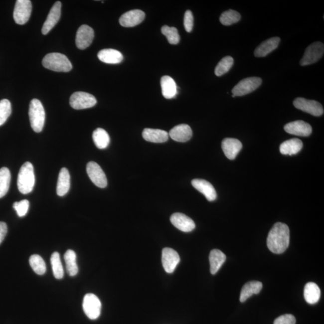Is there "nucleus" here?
Instances as JSON below:
<instances>
[{"label": "nucleus", "mask_w": 324, "mask_h": 324, "mask_svg": "<svg viewBox=\"0 0 324 324\" xmlns=\"http://www.w3.org/2000/svg\"><path fill=\"white\" fill-rule=\"evenodd\" d=\"M11 174L7 167L0 169V198L4 197L9 189Z\"/></svg>", "instance_id": "nucleus-32"}, {"label": "nucleus", "mask_w": 324, "mask_h": 324, "mask_svg": "<svg viewBox=\"0 0 324 324\" xmlns=\"http://www.w3.org/2000/svg\"><path fill=\"white\" fill-rule=\"evenodd\" d=\"M170 222L175 228L182 232H189L195 228V223L189 217L182 213L173 214L170 217Z\"/></svg>", "instance_id": "nucleus-16"}, {"label": "nucleus", "mask_w": 324, "mask_h": 324, "mask_svg": "<svg viewBox=\"0 0 324 324\" xmlns=\"http://www.w3.org/2000/svg\"><path fill=\"white\" fill-rule=\"evenodd\" d=\"M191 184L197 190L205 196L208 201H213L217 198V193L213 185L210 182L202 179H194Z\"/></svg>", "instance_id": "nucleus-18"}, {"label": "nucleus", "mask_w": 324, "mask_h": 324, "mask_svg": "<svg viewBox=\"0 0 324 324\" xmlns=\"http://www.w3.org/2000/svg\"><path fill=\"white\" fill-rule=\"evenodd\" d=\"M180 258L178 253L171 248H164L162 251V261L164 270L167 273L174 272Z\"/></svg>", "instance_id": "nucleus-13"}, {"label": "nucleus", "mask_w": 324, "mask_h": 324, "mask_svg": "<svg viewBox=\"0 0 324 324\" xmlns=\"http://www.w3.org/2000/svg\"><path fill=\"white\" fill-rule=\"evenodd\" d=\"M241 19V15L238 11L229 10L224 11L220 17V21L223 25L228 26L237 23Z\"/></svg>", "instance_id": "nucleus-36"}, {"label": "nucleus", "mask_w": 324, "mask_h": 324, "mask_svg": "<svg viewBox=\"0 0 324 324\" xmlns=\"http://www.w3.org/2000/svg\"><path fill=\"white\" fill-rule=\"evenodd\" d=\"M303 146L302 141L297 138L286 141L280 146V152L284 155H297L301 151Z\"/></svg>", "instance_id": "nucleus-25"}, {"label": "nucleus", "mask_w": 324, "mask_h": 324, "mask_svg": "<svg viewBox=\"0 0 324 324\" xmlns=\"http://www.w3.org/2000/svg\"><path fill=\"white\" fill-rule=\"evenodd\" d=\"M268 248L275 254H281L290 244V229L285 223H276L268 235Z\"/></svg>", "instance_id": "nucleus-1"}, {"label": "nucleus", "mask_w": 324, "mask_h": 324, "mask_svg": "<svg viewBox=\"0 0 324 324\" xmlns=\"http://www.w3.org/2000/svg\"><path fill=\"white\" fill-rule=\"evenodd\" d=\"M29 263L32 269L37 275H43L46 273V264L40 256L38 255L31 256L29 259Z\"/></svg>", "instance_id": "nucleus-33"}, {"label": "nucleus", "mask_w": 324, "mask_h": 324, "mask_svg": "<svg viewBox=\"0 0 324 324\" xmlns=\"http://www.w3.org/2000/svg\"><path fill=\"white\" fill-rule=\"evenodd\" d=\"M324 53V45L323 43L317 42L312 43L306 48L304 56L300 61V64L305 66L317 63L323 57Z\"/></svg>", "instance_id": "nucleus-9"}, {"label": "nucleus", "mask_w": 324, "mask_h": 324, "mask_svg": "<svg viewBox=\"0 0 324 324\" xmlns=\"http://www.w3.org/2000/svg\"><path fill=\"white\" fill-rule=\"evenodd\" d=\"M97 104L95 97L85 92H75L72 94L70 98V105L75 110H84L90 108Z\"/></svg>", "instance_id": "nucleus-7"}, {"label": "nucleus", "mask_w": 324, "mask_h": 324, "mask_svg": "<svg viewBox=\"0 0 324 324\" xmlns=\"http://www.w3.org/2000/svg\"><path fill=\"white\" fill-rule=\"evenodd\" d=\"M97 57L105 63L119 64L123 60V56L120 51L113 49H105L99 51Z\"/></svg>", "instance_id": "nucleus-23"}, {"label": "nucleus", "mask_w": 324, "mask_h": 324, "mask_svg": "<svg viewBox=\"0 0 324 324\" xmlns=\"http://www.w3.org/2000/svg\"><path fill=\"white\" fill-rule=\"evenodd\" d=\"M93 139L97 148L105 149L107 148L110 143V137L107 132L102 128H98L94 131Z\"/></svg>", "instance_id": "nucleus-30"}, {"label": "nucleus", "mask_w": 324, "mask_h": 324, "mask_svg": "<svg viewBox=\"0 0 324 324\" xmlns=\"http://www.w3.org/2000/svg\"><path fill=\"white\" fill-rule=\"evenodd\" d=\"M284 129L287 133L299 137L310 136L312 132V126L309 123L301 120L287 124Z\"/></svg>", "instance_id": "nucleus-14"}, {"label": "nucleus", "mask_w": 324, "mask_h": 324, "mask_svg": "<svg viewBox=\"0 0 324 324\" xmlns=\"http://www.w3.org/2000/svg\"><path fill=\"white\" fill-rule=\"evenodd\" d=\"M146 14L141 10H132L127 11L120 17V25L124 27H134L140 24L145 19Z\"/></svg>", "instance_id": "nucleus-15"}, {"label": "nucleus", "mask_w": 324, "mask_h": 324, "mask_svg": "<svg viewBox=\"0 0 324 324\" xmlns=\"http://www.w3.org/2000/svg\"><path fill=\"white\" fill-rule=\"evenodd\" d=\"M29 117L31 126L37 133L42 132L45 122V111L39 100L32 99L29 104Z\"/></svg>", "instance_id": "nucleus-4"}, {"label": "nucleus", "mask_w": 324, "mask_h": 324, "mask_svg": "<svg viewBox=\"0 0 324 324\" xmlns=\"http://www.w3.org/2000/svg\"><path fill=\"white\" fill-rule=\"evenodd\" d=\"M32 10L29 0H17L13 11V18L17 24L23 25L28 21Z\"/></svg>", "instance_id": "nucleus-10"}, {"label": "nucleus", "mask_w": 324, "mask_h": 324, "mask_svg": "<svg viewBox=\"0 0 324 324\" xmlns=\"http://www.w3.org/2000/svg\"><path fill=\"white\" fill-rule=\"evenodd\" d=\"M7 233V224L0 222V244H1L4 240L5 236Z\"/></svg>", "instance_id": "nucleus-42"}, {"label": "nucleus", "mask_w": 324, "mask_h": 324, "mask_svg": "<svg viewBox=\"0 0 324 324\" xmlns=\"http://www.w3.org/2000/svg\"><path fill=\"white\" fill-rule=\"evenodd\" d=\"M17 187L23 194L31 192L35 184L34 167L31 163L25 162L20 167L17 177Z\"/></svg>", "instance_id": "nucleus-3"}, {"label": "nucleus", "mask_w": 324, "mask_h": 324, "mask_svg": "<svg viewBox=\"0 0 324 324\" xmlns=\"http://www.w3.org/2000/svg\"><path fill=\"white\" fill-rule=\"evenodd\" d=\"M262 82L261 78L258 77L243 79L235 85L232 90V93L235 97L247 95L257 89Z\"/></svg>", "instance_id": "nucleus-6"}, {"label": "nucleus", "mask_w": 324, "mask_h": 324, "mask_svg": "<svg viewBox=\"0 0 324 324\" xmlns=\"http://www.w3.org/2000/svg\"><path fill=\"white\" fill-rule=\"evenodd\" d=\"M162 93L164 98L170 99L177 94V86L173 79L169 76H164L161 81Z\"/></svg>", "instance_id": "nucleus-24"}, {"label": "nucleus", "mask_w": 324, "mask_h": 324, "mask_svg": "<svg viewBox=\"0 0 324 324\" xmlns=\"http://www.w3.org/2000/svg\"><path fill=\"white\" fill-rule=\"evenodd\" d=\"M61 2L57 1L50 10L48 17L43 25L42 34L46 35L57 24L61 16Z\"/></svg>", "instance_id": "nucleus-17"}, {"label": "nucleus", "mask_w": 324, "mask_h": 324, "mask_svg": "<svg viewBox=\"0 0 324 324\" xmlns=\"http://www.w3.org/2000/svg\"><path fill=\"white\" fill-rule=\"evenodd\" d=\"M51 263L53 274L56 279H61L64 276V269L62 265L60 254L58 252L52 253Z\"/></svg>", "instance_id": "nucleus-34"}, {"label": "nucleus", "mask_w": 324, "mask_h": 324, "mask_svg": "<svg viewBox=\"0 0 324 324\" xmlns=\"http://www.w3.org/2000/svg\"><path fill=\"white\" fill-rule=\"evenodd\" d=\"M66 262V270L70 276H75L78 273V267L76 263V255L72 250H67L64 256Z\"/></svg>", "instance_id": "nucleus-31"}, {"label": "nucleus", "mask_w": 324, "mask_h": 324, "mask_svg": "<svg viewBox=\"0 0 324 324\" xmlns=\"http://www.w3.org/2000/svg\"><path fill=\"white\" fill-rule=\"evenodd\" d=\"M263 288V284L258 281H251L247 282L243 286L241 290L240 301L244 303L247 299L252 296L253 294H258Z\"/></svg>", "instance_id": "nucleus-27"}, {"label": "nucleus", "mask_w": 324, "mask_h": 324, "mask_svg": "<svg viewBox=\"0 0 324 324\" xmlns=\"http://www.w3.org/2000/svg\"><path fill=\"white\" fill-rule=\"evenodd\" d=\"M296 318L293 315H282L275 320L274 324H296Z\"/></svg>", "instance_id": "nucleus-41"}, {"label": "nucleus", "mask_w": 324, "mask_h": 324, "mask_svg": "<svg viewBox=\"0 0 324 324\" xmlns=\"http://www.w3.org/2000/svg\"><path fill=\"white\" fill-rule=\"evenodd\" d=\"M234 64V59L231 56H226L217 64L215 69V75L221 76L228 72Z\"/></svg>", "instance_id": "nucleus-35"}, {"label": "nucleus", "mask_w": 324, "mask_h": 324, "mask_svg": "<svg viewBox=\"0 0 324 324\" xmlns=\"http://www.w3.org/2000/svg\"><path fill=\"white\" fill-rule=\"evenodd\" d=\"M281 39L278 37L271 38L264 41L256 48L254 55L256 57H264L278 48Z\"/></svg>", "instance_id": "nucleus-21"}, {"label": "nucleus", "mask_w": 324, "mask_h": 324, "mask_svg": "<svg viewBox=\"0 0 324 324\" xmlns=\"http://www.w3.org/2000/svg\"><path fill=\"white\" fill-rule=\"evenodd\" d=\"M232 97H235V96L233 95V94H232Z\"/></svg>", "instance_id": "nucleus-43"}, {"label": "nucleus", "mask_w": 324, "mask_h": 324, "mask_svg": "<svg viewBox=\"0 0 324 324\" xmlns=\"http://www.w3.org/2000/svg\"><path fill=\"white\" fill-rule=\"evenodd\" d=\"M243 145L239 140L235 138H225L222 143V149L226 157L234 160L242 149Z\"/></svg>", "instance_id": "nucleus-19"}, {"label": "nucleus", "mask_w": 324, "mask_h": 324, "mask_svg": "<svg viewBox=\"0 0 324 324\" xmlns=\"http://www.w3.org/2000/svg\"><path fill=\"white\" fill-rule=\"evenodd\" d=\"M11 113V105L7 99L0 101V126L4 125Z\"/></svg>", "instance_id": "nucleus-38"}, {"label": "nucleus", "mask_w": 324, "mask_h": 324, "mask_svg": "<svg viewBox=\"0 0 324 324\" xmlns=\"http://www.w3.org/2000/svg\"><path fill=\"white\" fill-rule=\"evenodd\" d=\"M42 64L45 68L59 72H68L72 69V63L66 55L60 53H50L43 58Z\"/></svg>", "instance_id": "nucleus-2"}, {"label": "nucleus", "mask_w": 324, "mask_h": 324, "mask_svg": "<svg viewBox=\"0 0 324 324\" xmlns=\"http://www.w3.org/2000/svg\"><path fill=\"white\" fill-rule=\"evenodd\" d=\"M193 16L192 12L190 10L185 11L184 17V26L185 29L188 32L192 31L193 27Z\"/></svg>", "instance_id": "nucleus-40"}, {"label": "nucleus", "mask_w": 324, "mask_h": 324, "mask_svg": "<svg viewBox=\"0 0 324 324\" xmlns=\"http://www.w3.org/2000/svg\"><path fill=\"white\" fill-rule=\"evenodd\" d=\"M226 259V255L219 249L211 250L209 261L210 264V272L212 275H216Z\"/></svg>", "instance_id": "nucleus-28"}, {"label": "nucleus", "mask_w": 324, "mask_h": 324, "mask_svg": "<svg viewBox=\"0 0 324 324\" xmlns=\"http://www.w3.org/2000/svg\"><path fill=\"white\" fill-rule=\"evenodd\" d=\"M304 297L306 302L309 304H316L321 297V290L319 287L314 282L308 283L305 287Z\"/></svg>", "instance_id": "nucleus-29"}, {"label": "nucleus", "mask_w": 324, "mask_h": 324, "mask_svg": "<svg viewBox=\"0 0 324 324\" xmlns=\"http://www.w3.org/2000/svg\"><path fill=\"white\" fill-rule=\"evenodd\" d=\"M294 107L305 113L310 114L315 117H320L324 114V108L320 102L309 100L303 97H298L294 100Z\"/></svg>", "instance_id": "nucleus-8"}, {"label": "nucleus", "mask_w": 324, "mask_h": 324, "mask_svg": "<svg viewBox=\"0 0 324 324\" xmlns=\"http://www.w3.org/2000/svg\"><path fill=\"white\" fill-rule=\"evenodd\" d=\"M94 37L93 29L87 25H82L78 29L76 36V45L78 48L84 50L90 46Z\"/></svg>", "instance_id": "nucleus-12"}, {"label": "nucleus", "mask_w": 324, "mask_h": 324, "mask_svg": "<svg viewBox=\"0 0 324 324\" xmlns=\"http://www.w3.org/2000/svg\"><path fill=\"white\" fill-rule=\"evenodd\" d=\"M143 137L149 142L163 143L168 140L169 134L163 130L147 128L144 130Z\"/></svg>", "instance_id": "nucleus-22"}, {"label": "nucleus", "mask_w": 324, "mask_h": 324, "mask_svg": "<svg viewBox=\"0 0 324 324\" xmlns=\"http://www.w3.org/2000/svg\"><path fill=\"white\" fill-rule=\"evenodd\" d=\"M29 202L28 200H22L20 202H14L13 207L16 210L17 216L20 217L25 216L28 213Z\"/></svg>", "instance_id": "nucleus-39"}, {"label": "nucleus", "mask_w": 324, "mask_h": 324, "mask_svg": "<svg viewBox=\"0 0 324 324\" xmlns=\"http://www.w3.org/2000/svg\"><path fill=\"white\" fill-rule=\"evenodd\" d=\"M87 172L91 181L96 186L100 188H105L107 186V176L101 167L96 162H90L87 164Z\"/></svg>", "instance_id": "nucleus-11"}, {"label": "nucleus", "mask_w": 324, "mask_h": 324, "mask_svg": "<svg viewBox=\"0 0 324 324\" xmlns=\"http://www.w3.org/2000/svg\"><path fill=\"white\" fill-rule=\"evenodd\" d=\"M161 31L162 33L166 36L170 44L176 45L179 42L180 37H179L177 29L176 28L164 25L162 26Z\"/></svg>", "instance_id": "nucleus-37"}, {"label": "nucleus", "mask_w": 324, "mask_h": 324, "mask_svg": "<svg viewBox=\"0 0 324 324\" xmlns=\"http://www.w3.org/2000/svg\"><path fill=\"white\" fill-rule=\"evenodd\" d=\"M82 307L84 313L90 320H96L101 315V302L98 297L93 294H87L85 296Z\"/></svg>", "instance_id": "nucleus-5"}, {"label": "nucleus", "mask_w": 324, "mask_h": 324, "mask_svg": "<svg viewBox=\"0 0 324 324\" xmlns=\"http://www.w3.org/2000/svg\"><path fill=\"white\" fill-rule=\"evenodd\" d=\"M192 130L185 124H182L174 127L170 130L169 136L176 142L185 143L192 137Z\"/></svg>", "instance_id": "nucleus-20"}, {"label": "nucleus", "mask_w": 324, "mask_h": 324, "mask_svg": "<svg viewBox=\"0 0 324 324\" xmlns=\"http://www.w3.org/2000/svg\"><path fill=\"white\" fill-rule=\"evenodd\" d=\"M70 187V176L67 169L62 168L59 173L57 193L58 196H63L68 192Z\"/></svg>", "instance_id": "nucleus-26"}]
</instances>
